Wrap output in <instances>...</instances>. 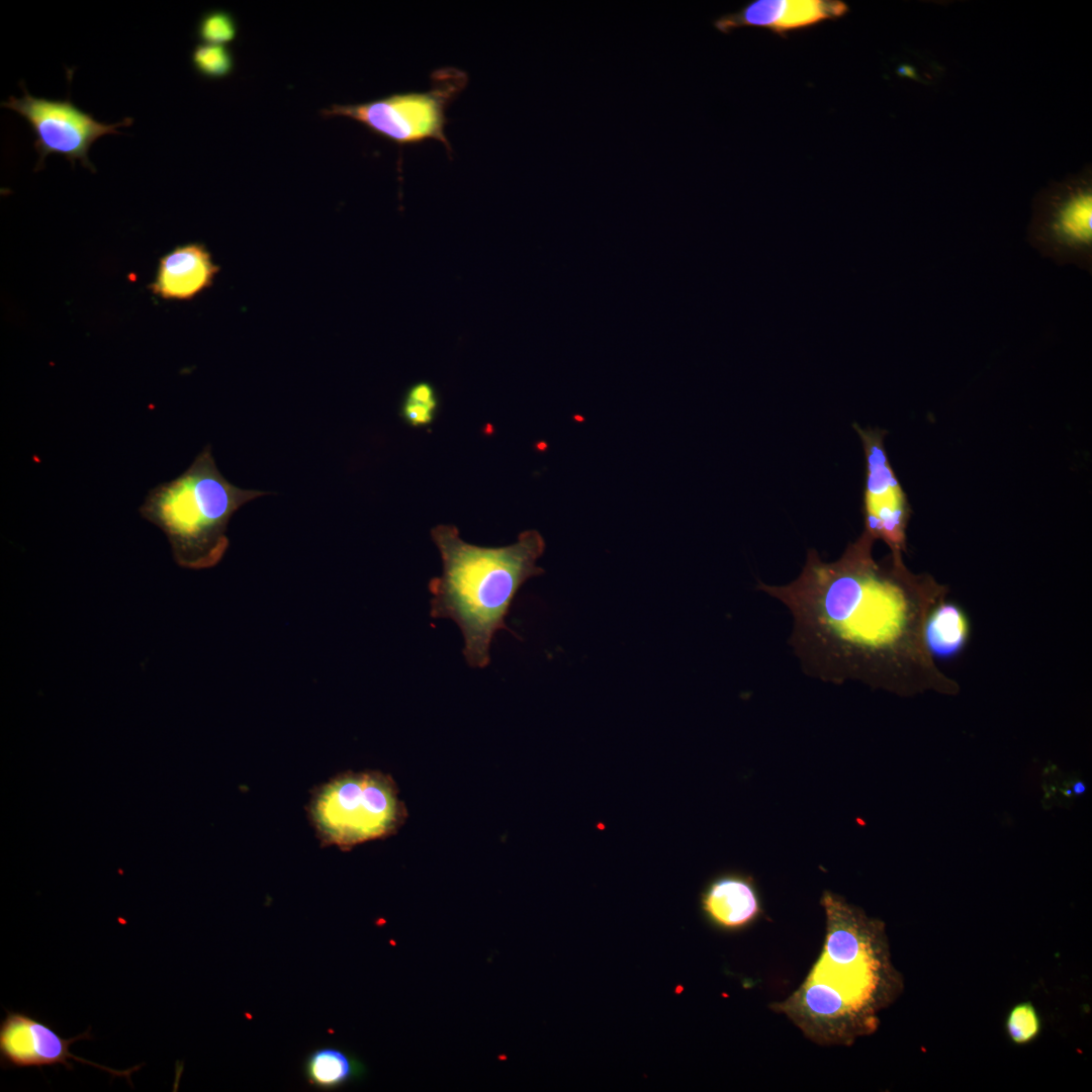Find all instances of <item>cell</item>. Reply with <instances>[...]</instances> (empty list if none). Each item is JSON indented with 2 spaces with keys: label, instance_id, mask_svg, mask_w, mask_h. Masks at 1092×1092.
<instances>
[{
  "label": "cell",
  "instance_id": "obj_6",
  "mask_svg": "<svg viewBox=\"0 0 1092 1092\" xmlns=\"http://www.w3.org/2000/svg\"><path fill=\"white\" fill-rule=\"evenodd\" d=\"M431 79L429 90L394 93L363 103L334 104L324 109L323 115L351 118L398 146L436 140L451 152L445 132L446 112L465 88L468 76L449 67L434 71Z\"/></svg>",
  "mask_w": 1092,
  "mask_h": 1092
},
{
  "label": "cell",
  "instance_id": "obj_1",
  "mask_svg": "<svg viewBox=\"0 0 1092 1092\" xmlns=\"http://www.w3.org/2000/svg\"><path fill=\"white\" fill-rule=\"evenodd\" d=\"M864 532L835 561L810 549L801 573L783 585L757 589L783 603L793 618L789 643L803 670L821 680H859L904 693L956 682L936 666L923 641L929 610L947 594L903 558L877 561Z\"/></svg>",
  "mask_w": 1092,
  "mask_h": 1092
},
{
  "label": "cell",
  "instance_id": "obj_21",
  "mask_svg": "<svg viewBox=\"0 0 1092 1092\" xmlns=\"http://www.w3.org/2000/svg\"><path fill=\"white\" fill-rule=\"evenodd\" d=\"M1064 794H1065L1066 796H1071V795L1073 794V792H1072V789H1070V790H1065V791H1064Z\"/></svg>",
  "mask_w": 1092,
  "mask_h": 1092
},
{
  "label": "cell",
  "instance_id": "obj_2",
  "mask_svg": "<svg viewBox=\"0 0 1092 1092\" xmlns=\"http://www.w3.org/2000/svg\"><path fill=\"white\" fill-rule=\"evenodd\" d=\"M826 933L820 957L788 998L770 1008L820 1045H851L874 1033L880 1013L904 989L891 960L885 924L824 891Z\"/></svg>",
  "mask_w": 1092,
  "mask_h": 1092
},
{
  "label": "cell",
  "instance_id": "obj_16",
  "mask_svg": "<svg viewBox=\"0 0 1092 1092\" xmlns=\"http://www.w3.org/2000/svg\"><path fill=\"white\" fill-rule=\"evenodd\" d=\"M194 70L207 79H221L229 76L235 61L232 52L224 44L200 43L191 53Z\"/></svg>",
  "mask_w": 1092,
  "mask_h": 1092
},
{
  "label": "cell",
  "instance_id": "obj_4",
  "mask_svg": "<svg viewBox=\"0 0 1092 1092\" xmlns=\"http://www.w3.org/2000/svg\"><path fill=\"white\" fill-rule=\"evenodd\" d=\"M270 493L230 482L218 470L211 446L206 445L183 473L148 492L140 513L164 532L180 566L204 569L224 555L233 515L248 502Z\"/></svg>",
  "mask_w": 1092,
  "mask_h": 1092
},
{
  "label": "cell",
  "instance_id": "obj_12",
  "mask_svg": "<svg viewBox=\"0 0 1092 1092\" xmlns=\"http://www.w3.org/2000/svg\"><path fill=\"white\" fill-rule=\"evenodd\" d=\"M218 271L204 245L186 244L160 260L151 289L164 299L189 300L211 286Z\"/></svg>",
  "mask_w": 1092,
  "mask_h": 1092
},
{
  "label": "cell",
  "instance_id": "obj_5",
  "mask_svg": "<svg viewBox=\"0 0 1092 1092\" xmlns=\"http://www.w3.org/2000/svg\"><path fill=\"white\" fill-rule=\"evenodd\" d=\"M306 810L321 843L343 851L394 835L407 818L394 780L379 770L332 778L313 790Z\"/></svg>",
  "mask_w": 1092,
  "mask_h": 1092
},
{
  "label": "cell",
  "instance_id": "obj_9",
  "mask_svg": "<svg viewBox=\"0 0 1092 1092\" xmlns=\"http://www.w3.org/2000/svg\"><path fill=\"white\" fill-rule=\"evenodd\" d=\"M90 1027L70 1038L62 1037L47 1022L24 1011H7L0 1022V1065L3 1069H24L64 1066L73 1071L71 1061L93 1066L112 1077H125L130 1085V1075L142 1068L136 1065L127 1070H115L71 1053V1045L78 1040L91 1039Z\"/></svg>",
  "mask_w": 1092,
  "mask_h": 1092
},
{
  "label": "cell",
  "instance_id": "obj_19",
  "mask_svg": "<svg viewBox=\"0 0 1092 1092\" xmlns=\"http://www.w3.org/2000/svg\"><path fill=\"white\" fill-rule=\"evenodd\" d=\"M438 399H424L405 393L400 405L401 419L414 428L427 427L435 419Z\"/></svg>",
  "mask_w": 1092,
  "mask_h": 1092
},
{
  "label": "cell",
  "instance_id": "obj_7",
  "mask_svg": "<svg viewBox=\"0 0 1092 1092\" xmlns=\"http://www.w3.org/2000/svg\"><path fill=\"white\" fill-rule=\"evenodd\" d=\"M23 96H10L1 106L17 112L31 127L36 139L33 147L38 154L36 170L42 167L51 154L64 156L75 166L79 161L85 168L95 172L88 153L99 138L120 133L117 128L130 125L131 117L120 122L104 123L73 104L69 95L65 100L34 97L21 82Z\"/></svg>",
  "mask_w": 1092,
  "mask_h": 1092
},
{
  "label": "cell",
  "instance_id": "obj_13",
  "mask_svg": "<svg viewBox=\"0 0 1092 1092\" xmlns=\"http://www.w3.org/2000/svg\"><path fill=\"white\" fill-rule=\"evenodd\" d=\"M701 908L714 925L737 929L754 921L761 912L753 880L727 873L711 880L701 894Z\"/></svg>",
  "mask_w": 1092,
  "mask_h": 1092
},
{
  "label": "cell",
  "instance_id": "obj_14",
  "mask_svg": "<svg viewBox=\"0 0 1092 1092\" xmlns=\"http://www.w3.org/2000/svg\"><path fill=\"white\" fill-rule=\"evenodd\" d=\"M970 633V621L965 611L945 598L929 610L923 624L924 645L933 659H950L961 654Z\"/></svg>",
  "mask_w": 1092,
  "mask_h": 1092
},
{
  "label": "cell",
  "instance_id": "obj_20",
  "mask_svg": "<svg viewBox=\"0 0 1092 1092\" xmlns=\"http://www.w3.org/2000/svg\"><path fill=\"white\" fill-rule=\"evenodd\" d=\"M1085 791H1086V786L1082 782L1079 781V782H1076L1073 785L1072 792L1075 793L1076 795H1082V794L1085 793Z\"/></svg>",
  "mask_w": 1092,
  "mask_h": 1092
},
{
  "label": "cell",
  "instance_id": "obj_15",
  "mask_svg": "<svg viewBox=\"0 0 1092 1092\" xmlns=\"http://www.w3.org/2000/svg\"><path fill=\"white\" fill-rule=\"evenodd\" d=\"M366 1072L362 1062L347 1051L332 1045L311 1051L303 1063L308 1084L321 1090H334L360 1079Z\"/></svg>",
  "mask_w": 1092,
  "mask_h": 1092
},
{
  "label": "cell",
  "instance_id": "obj_3",
  "mask_svg": "<svg viewBox=\"0 0 1092 1092\" xmlns=\"http://www.w3.org/2000/svg\"><path fill=\"white\" fill-rule=\"evenodd\" d=\"M431 536L443 570L429 581L430 615L454 621L463 635L467 664L484 668L495 633L511 631L506 617L520 587L544 572L537 565L545 551L544 538L527 530L511 545L482 547L462 540L453 525L436 526Z\"/></svg>",
  "mask_w": 1092,
  "mask_h": 1092
},
{
  "label": "cell",
  "instance_id": "obj_8",
  "mask_svg": "<svg viewBox=\"0 0 1092 1092\" xmlns=\"http://www.w3.org/2000/svg\"><path fill=\"white\" fill-rule=\"evenodd\" d=\"M866 457L863 491L864 530L874 541L882 540L890 554L903 558L906 551V531L910 506L890 464L885 444V432L862 429L854 424Z\"/></svg>",
  "mask_w": 1092,
  "mask_h": 1092
},
{
  "label": "cell",
  "instance_id": "obj_11",
  "mask_svg": "<svg viewBox=\"0 0 1092 1092\" xmlns=\"http://www.w3.org/2000/svg\"><path fill=\"white\" fill-rule=\"evenodd\" d=\"M846 11V4L837 0H756L738 11L718 16L713 26L726 34L747 26H761L783 34L840 17Z\"/></svg>",
  "mask_w": 1092,
  "mask_h": 1092
},
{
  "label": "cell",
  "instance_id": "obj_17",
  "mask_svg": "<svg viewBox=\"0 0 1092 1092\" xmlns=\"http://www.w3.org/2000/svg\"><path fill=\"white\" fill-rule=\"evenodd\" d=\"M1005 1028L1008 1038L1017 1045L1030 1043L1040 1033L1041 1021L1030 1002L1014 1005L1008 1012Z\"/></svg>",
  "mask_w": 1092,
  "mask_h": 1092
},
{
  "label": "cell",
  "instance_id": "obj_10",
  "mask_svg": "<svg viewBox=\"0 0 1092 1092\" xmlns=\"http://www.w3.org/2000/svg\"><path fill=\"white\" fill-rule=\"evenodd\" d=\"M1091 183L1078 178L1057 184L1040 199L1033 231L1051 253L1078 257L1091 248Z\"/></svg>",
  "mask_w": 1092,
  "mask_h": 1092
},
{
  "label": "cell",
  "instance_id": "obj_18",
  "mask_svg": "<svg viewBox=\"0 0 1092 1092\" xmlns=\"http://www.w3.org/2000/svg\"><path fill=\"white\" fill-rule=\"evenodd\" d=\"M237 22L232 13L214 9L205 12L197 25V36L206 43L223 44L237 35Z\"/></svg>",
  "mask_w": 1092,
  "mask_h": 1092
}]
</instances>
